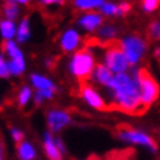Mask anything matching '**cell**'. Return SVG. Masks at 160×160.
Segmentation results:
<instances>
[{
  "label": "cell",
  "instance_id": "1",
  "mask_svg": "<svg viewBox=\"0 0 160 160\" xmlns=\"http://www.w3.org/2000/svg\"><path fill=\"white\" fill-rule=\"evenodd\" d=\"M107 87L113 91V103L110 105V109H115L128 114H142L148 110L141 102L136 72L133 78L126 73L114 75Z\"/></svg>",
  "mask_w": 160,
  "mask_h": 160
},
{
  "label": "cell",
  "instance_id": "2",
  "mask_svg": "<svg viewBox=\"0 0 160 160\" xmlns=\"http://www.w3.org/2000/svg\"><path fill=\"white\" fill-rule=\"evenodd\" d=\"M95 57L88 46L78 50L72 56L69 62V71L71 73L79 80L80 83L87 82V79L91 78L92 72L95 69Z\"/></svg>",
  "mask_w": 160,
  "mask_h": 160
},
{
  "label": "cell",
  "instance_id": "3",
  "mask_svg": "<svg viewBox=\"0 0 160 160\" xmlns=\"http://www.w3.org/2000/svg\"><path fill=\"white\" fill-rule=\"evenodd\" d=\"M106 48L105 53V65L113 72V73H125V71L129 67V61H128L125 53L122 50L121 41H115V39H110L103 43Z\"/></svg>",
  "mask_w": 160,
  "mask_h": 160
},
{
  "label": "cell",
  "instance_id": "4",
  "mask_svg": "<svg viewBox=\"0 0 160 160\" xmlns=\"http://www.w3.org/2000/svg\"><path fill=\"white\" fill-rule=\"evenodd\" d=\"M136 76H137V82L140 86L141 102L148 109L159 97V86H158V83H156V80L152 78V75L145 68L138 69L136 72Z\"/></svg>",
  "mask_w": 160,
  "mask_h": 160
},
{
  "label": "cell",
  "instance_id": "5",
  "mask_svg": "<svg viewBox=\"0 0 160 160\" xmlns=\"http://www.w3.org/2000/svg\"><path fill=\"white\" fill-rule=\"evenodd\" d=\"M121 46L129 64H136L145 52V42L138 35H130L122 39Z\"/></svg>",
  "mask_w": 160,
  "mask_h": 160
},
{
  "label": "cell",
  "instance_id": "6",
  "mask_svg": "<svg viewBox=\"0 0 160 160\" xmlns=\"http://www.w3.org/2000/svg\"><path fill=\"white\" fill-rule=\"evenodd\" d=\"M117 129H118L119 138L125 140V141L147 145V147H149L152 151H155L156 148H158V145H156V142L153 141V140H152L149 136H147L145 133H142V132L136 130V129H133V128H130L128 125H119Z\"/></svg>",
  "mask_w": 160,
  "mask_h": 160
},
{
  "label": "cell",
  "instance_id": "7",
  "mask_svg": "<svg viewBox=\"0 0 160 160\" xmlns=\"http://www.w3.org/2000/svg\"><path fill=\"white\" fill-rule=\"evenodd\" d=\"M80 97L84 99L92 109H97V110H109L110 109L109 105L103 101L101 94L87 82L80 83Z\"/></svg>",
  "mask_w": 160,
  "mask_h": 160
},
{
  "label": "cell",
  "instance_id": "8",
  "mask_svg": "<svg viewBox=\"0 0 160 160\" xmlns=\"http://www.w3.org/2000/svg\"><path fill=\"white\" fill-rule=\"evenodd\" d=\"M71 122V115L64 110H50L48 113V125L52 132H58Z\"/></svg>",
  "mask_w": 160,
  "mask_h": 160
},
{
  "label": "cell",
  "instance_id": "9",
  "mask_svg": "<svg viewBox=\"0 0 160 160\" xmlns=\"http://www.w3.org/2000/svg\"><path fill=\"white\" fill-rule=\"evenodd\" d=\"M80 35L76 30H67L65 33L61 35L60 38V46H61V50L65 52V53H69V52H73L79 48L80 45Z\"/></svg>",
  "mask_w": 160,
  "mask_h": 160
},
{
  "label": "cell",
  "instance_id": "10",
  "mask_svg": "<svg viewBox=\"0 0 160 160\" xmlns=\"http://www.w3.org/2000/svg\"><path fill=\"white\" fill-rule=\"evenodd\" d=\"M103 18L99 12H86L79 19V26L86 31H94L98 27H101Z\"/></svg>",
  "mask_w": 160,
  "mask_h": 160
},
{
  "label": "cell",
  "instance_id": "11",
  "mask_svg": "<svg viewBox=\"0 0 160 160\" xmlns=\"http://www.w3.org/2000/svg\"><path fill=\"white\" fill-rule=\"evenodd\" d=\"M113 72H111L109 68H107L105 64H98L97 67H95V69L92 72V75H91V79L94 80V82L99 83V84L102 86H109L111 79H113Z\"/></svg>",
  "mask_w": 160,
  "mask_h": 160
},
{
  "label": "cell",
  "instance_id": "12",
  "mask_svg": "<svg viewBox=\"0 0 160 160\" xmlns=\"http://www.w3.org/2000/svg\"><path fill=\"white\" fill-rule=\"evenodd\" d=\"M43 148L50 160H61V152L56 145V141H53L50 133H45V140H43Z\"/></svg>",
  "mask_w": 160,
  "mask_h": 160
},
{
  "label": "cell",
  "instance_id": "13",
  "mask_svg": "<svg viewBox=\"0 0 160 160\" xmlns=\"http://www.w3.org/2000/svg\"><path fill=\"white\" fill-rule=\"evenodd\" d=\"M30 80H31L33 86L37 90H52V91L56 90V86L48 78H45V76H41V75L34 73V75H31Z\"/></svg>",
  "mask_w": 160,
  "mask_h": 160
},
{
  "label": "cell",
  "instance_id": "14",
  "mask_svg": "<svg viewBox=\"0 0 160 160\" xmlns=\"http://www.w3.org/2000/svg\"><path fill=\"white\" fill-rule=\"evenodd\" d=\"M17 27L14 25V21H8V19H3L0 22V33H2V37L6 39V41H11V38L17 34Z\"/></svg>",
  "mask_w": 160,
  "mask_h": 160
},
{
  "label": "cell",
  "instance_id": "15",
  "mask_svg": "<svg viewBox=\"0 0 160 160\" xmlns=\"http://www.w3.org/2000/svg\"><path fill=\"white\" fill-rule=\"evenodd\" d=\"M2 49L11 60L23 58L22 52L19 50V48H18L17 43L12 42V41H4V42H3V45H2Z\"/></svg>",
  "mask_w": 160,
  "mask_h": 160
},
{
  "label": "cell",
  "instance_id": "16",
  "mask_svg": "<svg viewBox=\"0 0 160 160\" xmlns=\"http://www.w3.org/2000/svg\"><path fill=\"white\" fill-rule=\"evenodd\" d=\"M73 4L78 10L90 11L92 8H99L105 4V0H73Z\"/></svg>",
  "mask_w": 160,
  "mask_h": 160
},
{
  "label": "cell",
  "instance_id": "17",
  "mask_svg": "<svg viewBox=\"0 0 160 160\" xmlns=\"http://www.w3.org/2000/svg\"><path fill=\"white\" fill-rule=\"evenodd\" d=\"M18 153L22 160H33L35 158L34 147L29 142H21L18 145Z\"/></svg>",
  "mask_w": 160,
  "mask_h": 160
},
{
  "label": "cell",
  "instance_id": "18",
  "mask_svg": "<svg viewBox=\"0 0 160 160\" xmlns=\"http://www.w3.org/2000/svg\"><path fill=\"white\" fill-rule=\"evenodd\" d=\"M30 38V27H29V19L25 18L21 22L17 31V39L18 42H25Z\"/></svg>",
  "mask_w": 160,
  "mask_h": 160
},
{
  "label": "cell",
  "instance_id": "19",
  "mask_svg": "<svg viewBox=\"0 0 160 160\" xmlns=\"http://www.w3.org/2000/svg\"><path fill=\"white\" fill-rule=\"evenodd\" d=\"M8 71L10 75L19 76L25 72V58H18V60H10L8 61Z\"/></svg>",
  "mask_w": 160,
  "mask_h": 160
},
{
  "label": "cell",
  "instance_id": "20",
  "mask_svg": "<svg viewBox=\"0 0 160 160\" xmlns=\"http://www.w3.org/2000/svg\"><path fill=\"white\" fill-rule=\"evenodd\" d=\"M3 10H4L6 19H8V21H14L18 17V6L14 0H6Z\"/></svg>",
  "mask_w": 160,
  "mask_h": 160
},
{
  "label": "cell",
  "instance_id": "21",
  "mask_svg": "<svg viewBox=\"0 0 160 160\" xmlns=\"http://www.w3.org/2000/svg\"><path fill=\"white\" fill-rule=\"evenodd\" d=\"M30 98H31V90H30V87H22L21 90H19V92H18V105L19 107H23V106H26L27 105V102L30 101Z\"/></svg>",
  "mask_w": 160,
  "mask_h": 160
},
{
  "label": "cell",
  "instance_id": "22",
  "mask_svg": "<svg viewBox=\"0 0 160 160\" xmlns=\"http://www.w3.org/2000/svg\"><path fill=\"white\" fill-rule=\"evenodd\" d=\"M101 11L105 15H119L118 6L113 4V3H105V4L101 7Z\"/></svg>",
  "mask_w": 160,
  "mask_h": 160
},
{
  "label": "cell",
  "instance_id": "23",
  "mask_svg": "<svg viewBox=\"0 0 160 160\" xmlns=\"http://www.w3.org/2000/svg\"><path fill=\"white\" fill-rule=\"evenodd\" d=\"M117 34V29L113 26H105V27H102L101 30H99V35L103 38H106V39H113V37Z\"/></svg>",
  "mask_w": 160,
  "mask_h": 160
},
{
  "label": "cell",
  "instance_id": "24",
  "mask_svg": "<svg viewBox=\"0 0 160 160\" xmlns=\"http://www.w3.org/2000/svg\"><path fill=\"white\" fill-rule=\"evenodd\" d=\"M54 91L52 90H38L35 94V103H41L43 99H52Z\"/></svg>",
  "mask_w": 160,
  "mask_h": 160
},
{
  "label": "cell",
  "instance_id": "25",
  "mask_svg": "<svg viewBox=\"0 0 160 160\" xmlns=\"http://www.w3.org/2000/svg\"><path fill=\"white\" fill-rule=\"evenodd\" d=\"M149 37L153 39H160V21H155L149 26Z\"/></svg>",
  "mask_w": 160,
  "mask_h": 160
},
{
  "label": "cell",
  "instance_id": "26",
  "mask_svg": "<svg viewBox=\"0 0 160 160\" xmlns=\"http://www.w3.org/2000/svg\"><path fill=\"white\" fill-rule=\"evenodd\" d=\"M10 71H8V62L6 61L4 56H0V78H8Z\"/></svg>",
  "mask_w": 160,
  "mask_h": 160
},
{
  "label": "cell",
  "instance_id": "27",
  "mask_svg": "<svg viewBox=\"0 0 160 160\" xmlns=\"http://www.w3.org/2000/svg\"><path fill=\"white\" fill-rule=\"evenodd\" d=\"M160 0H144L142 2V6H144V10L145 11H153L156 7L159 6Z\"/></svg>",
  "mask_w": 160,
  "mask_h": 160
},
{
  "label": "cell",
  "instance_id": "28",
  "mask_svg": "<svg viewBox=\"0 0 160 160\" xmlns=\"http://www.w3.org/2000/svg\"><path fill=\"white\" fill-rule=\"evenodd\" d=\"M11 134H12V138H14L18 144H21V142H22V140H23V133H22L21 130L12 129V130H11Z\"/></svg>",
  "mask_w": 160,
  "mask_h": 160
},
{
  "label": "cell",
  "instance_id": "29",
  "mask_svg": "<svg viewBox=\"0 0 160 160\" xmlns=\"http://www.w3.org/2000/svg\"><path fill=\"white\" fill-rule=\"evenodd\" d=\"M118 8H119V15H123L130 10V4L129 3H121V4L118 6Z\"/></svg>",
  "mask_w": 160,
  "mask_h": 160
},
{
  "label": "cell",
  "instance_id": "30",
  "mask_svg": "<svg viewBox=\"0 0 160 160\" xmlns=\"http://www.w3.org/2000/svg\"><path fill=\"white\" fill-rule=\"evenodd\" d=\"M41 4L50 6V4H64V0H39Z\"/></svg>",
  "mask_w": 160,
  "mask_h": 160
},
{
  "label": "cell",
  "instance_id": "31",
  "mask_svg": "<svg viewBox=\"0 0 160 160\" xmlns=\"http://www.w3.org/2000/svg\"><path fill=\"white\" fill-rule=\"evenodd\" d=\"M56 145H57V148L60 149V152H65V148H64L62 142L60 141V140H56Z\"/></svg>",
  "mask_w": 160,
  "mask_h": 160
},
{
  "label": "cell",
  "instance_id": "32",
  "mask_svg": "<svg viewBox=\"0 0 160 160\" xmlns=\"http://www.w3.org/2000/svg\"><path fill=\"white\" fill-rule=\"evenodd\" d=\"M14 2L15 3H21V4H29V3H30V0H14Z\"/></svg>",
  "mask_w": 160,
  "mask_h": 160
},
{
  "label": "cell",
  "instance_id": "33",
  "mask_svg": "<svg viewBox=\"0 0 160 160\" xmlns=\"http://www.w3.org/2000/svg\"><path fill=\"white\" fill-rule=\"evenodd\" d=\"M0 160H3V155H2V147H0Z\"/></svg>",
  "mask_w": 160,
  "mask_h": 160
}]
</instances>
